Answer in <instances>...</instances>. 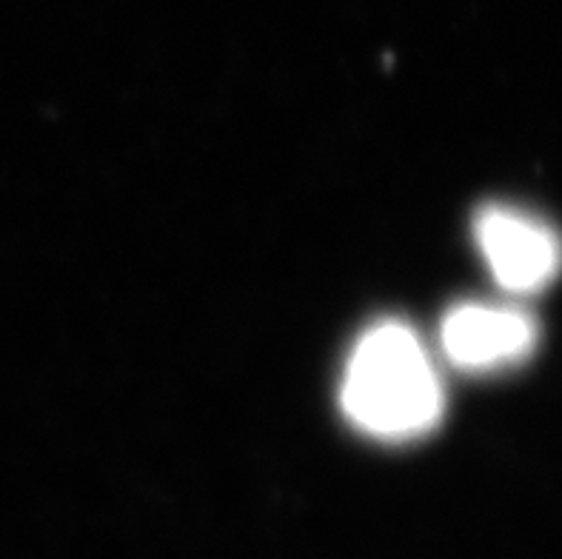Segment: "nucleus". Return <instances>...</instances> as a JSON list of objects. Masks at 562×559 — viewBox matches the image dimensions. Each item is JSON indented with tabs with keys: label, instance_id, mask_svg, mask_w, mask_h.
<instances>
[{
	"label": "nucleus",
	"instance_id": "nucleus-1",
	"mask_svg": "<svg viewBox=\"0 0 562 559\" xmlns=\"http://www.w3.org/2000/svg\"><path fill=\"white\" fill-rule=\"evenodd\" d=\"M340 403L355 428L400 443L435 432L446 391L420 334L400 320H383L351 348Z\"/></svg>",
	"mask_w": 562,
	"mask_h": 559
},
{
	"label": "nucleus",
	"instance_id": "nucleus-2",
	"mask_svg": "<svg viewBox=\"0 0 562 559\" xmlns=\"http://www.w3.org/2000/svg\"><path fill=\"white\" fill-rule=\"evenodd\" d=\"M474 241L499 289L517 298L549 289L562 269L554 226L514 205H483L474 217Z\"/></svg>",
	"mask_w": 562,
	"mask_h": 559
},
{
	"label": "nucleus",
	"instance_id": "nucleus-3",
	"mask_svg": "<svg viewBox=\"0 0 562 559\" xmlns=\"http://www.w3.org/2000/svg\"><path fill=\"white\" fill-rule=\"evenodd\" d=\"M537 320L506 303H460L440 323V348L460 371H499L520 366L537 346Z\"/></svg>",
	"mask_w": 562,
	"mask_h": 559
}]
</instances>
